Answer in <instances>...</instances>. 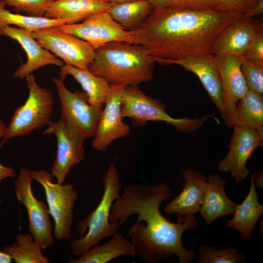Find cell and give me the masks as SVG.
Segmentation results:
<instances>
[{
	"label": "cell",
	"instance_id": "13",
	"mask_svg": "<svg viewBox=\"0 0 263 263\" xmlns=\"http://www.w3.org/2000/svg\"><path fill=\"white\" fill-rule=\"evenodd\" d=\"M232 136L226 156L218 165L219 172L230 173L236 184L245 179L250 170L246 163L254 151L263 145V136L247 127L233 126Z\"/></svg>",
	"mask_w": 263,
	"mask_h": 263
},
{
	"label": "cell",
	"instance_id": "6",
	"mask_svg": "<svg viewBox=\"0 0 263 263\" xmlns=\"http://www.w3.org/2000/svg\"><path fill=\"white\" fill-rule=\"evenodd\" d=\"M25 78L29 90L27 99L15 110L0 148L8 140L27 135L48 125L51 121L54 106L52 93L39 86L32 74Z\"/></svg>",
	"mask_w": 263,
	"mask_h": 263
},
{
	"label": "cell",
	"instance_id": "24",
	"mask_svg": "<svg viewBox=\"0 0 263 263\" xmlns=\"http://www.w3.org/2000/svg\"><path fill=\"white\" fill-rule=\"evenodd\" d=\"M102 245H95L76 259H70L69 263H106L118 257L135 255L133 245L116 232Z\"/></svg>",
	"mask_w": 263,
	"mask_h": 263
},
{
	"label": "cell",
	"instance_id": "4",
	"mask_svg": "<svg viewBox=\"0 0 263 263\" xmlns=\"http://www.w3.org/2000/svg\"><path fill=\"white\" fill-rule=\"evenodd\" d=\"M101 199L95 209L77 224L78 239L72 240L70 248L75 256H81L104 239L116 233L121 225L111 222L109 216L114 201L119 196L122 186L116 166L111 164L103 179Z\"/></svg>",
	"mask_w": 263,
	"mask_h": 263
},
{
	"label": "cell",
	"instance_id": "5",
	"mask_svg": "<svg viewBox=\"0 0 263 263\" xmlns=\"http://www.w3.org/2000/svg\"><path fill=\"white\" fill-rule=\"evenodd\" d=\"M123 118L132 119L134 126H143L149 121H161L174 127L182 132H194L201 128L209 115L199 118H174L166 112V107L159 100L146 95L138 86H126L121 105Z\"/></svg>",
	"mask_w": 263,
	"mask_h": 263
},
{
	"label": "cell",
	"instance_id": "16",
	"mask_svg": "<svg viewBox=\"0 0 263 263\" xmlns=\"http://www.w3.org/2000/svg\"><path fill=\"white\" fill-rule=\"evenodd\" d=\"M262 31V18L257 19L251 16L243 14L221 32L209 54L242 56L255 37Z\"/></svg>",
	"mask_w": 263,
	"mask_h": 263
},
{
	"label": "cell",
	"instance_id": "39",
	"mask_svg": "<svg viewBox=\"0 0 263 263\" xmlns=\"http://www.w3.org/2000/svg\"><path fill=\"white\" fill-rule=\"evenodd\" d=\"M12 259L8 254L0 250V263H10Z\"/></svg>",
	"mask_w": 263,
	"mask_h": 263
},
{
	"label": "cell",
	"instance_id": "40",
	"mask_svg": "<svg viewBox=\"0 0 263 263\" xmlns=\"http://www.w3.org/2000/svg\"><path fill=\"white\" fill-rule=\"evenodd\" d=\"M105 0L111 4H119V3H123L133 1L136 0Z\"/></svg>",
	"mask_w": 263,
	"mask_h": 263
},
{
	"label": "cell",
	"instance_id": "14",
	"mask_svg": "<svg viewBox=\"0 0 263 263\" xmlns=\"http://www.w3.org/2000/svg\"><path fill=\"white\" fill-rule=\"evenodd\" d=\"M125 87L122 85H112L105 102V108L91 144L98 151H105L113 142L128 136L131 132V127L123 121L124 118L121 114L122 96Z\"/></svg>",
	"mask_w": 263,
	"mask_h": 263
},
{
	"label": "cell",
	"instance_id": "9",
	"mask_svg": "<svg viewBox=\"0 0 263 263\" xmlns=\"http://www.w3.org/2000/svg\"><path fill=\"white\" fill-rule=\"evenodd\" d=\"M34 180L32 171L26 168L20 169L14 183V189L19 204L23 205L27 212L28 231L42 249L53 243V225L48 206L38 200L32 190Z\"/></svg>",
	"mask_w": 263,
	"mask_h": 263
},
{
	"label": "cell",
	"instance_id": "23",
	"mask_svg": "<svg viewBox=\"0 0 263 263\" xmlns=\"http://www.w3.org/2000/svg\"><path fill=\"white\" fill-rule=\"evenodd\" d=\"M60 78L72 76L81 85L91 105L102 106L109 94L112 85L103 77L94 75L87 69L64 64L61 67Z\"/></svg>",
	"mask_w": 263,
	"mask_h": 263
},
{
	"label": "cell",
	"instance_id": "28",
	"mask_svg": "<svg viewBox=\"0 0 263 263\" xmlns=\"http://www.w3.org/2000/svg\"><path fill=\"white\" fill-rule=\"evenodd\" d=\"M62 24H68L67 20L54 19L46 17H35L13 13L5 9L0 0V28L14 25L31 32L42 28H53Z\"/></svg>",
	"mask_w": 263,
	"mask_h": 263
},
{
	"label": "cell",
	"instance_id": "34",
	"mask_svg": "<svg viewBox=\"0 0 263 263\" xmlns=\"http://www.w3.org/2000/svg\"><path fill=\"white\" fill-rule=\"evenodd\" d=\"M172 5L199 10L224 9L216 0H175Z\"/></svg>",
	"mask_w": 263,
	"mask_h": 263
},
{
	"label": "cell",
	"instance_id": "1",
	"mask_svg": "<svg viewBox=\"0 0 263 263\" xmlns=\"http://www.w3.org/2000/svg\"><path fill=\"white\" fill-rule=\"evenodd\" d=\"M171 191L165 182L157 185L131 184L124 188L112 205L111 222H118L122 225L131 216L138 215L127 237L132 240L135 255L149 263L173 255L179 263H190L196 258L194 249H187L182 243L183 232L197 227L196 217L185 215L174 223L160 212V204L170 197Z\"/></svg>",
	"mask_w": 263,
	"mask_h": 263
},
{
	"label": "cell",
	"instance_id": "35",
	"mask_svg": "<svg viewBox=\"0 0 263 263\" xmlns=\"http://www.w3.org/2000/svg\"><path fill=\"white\" fill-rule=\"evenodd\" d=\"M7 126L0 119V138L4 137ZM16 176L14 169L10 167H5L0 164V182L6 178H13Z\"/></svg>",
	"mask_w": 263,
	"mask_h": 263
},
{
	"label": "cell",
	"instance_id": "2",
	"mask_svg": "<svg viewBox=\"0 0 263 263\" xmlns=\"http://www.w3.org/2000/svg\"><path fill=\"white\" fill-rule=\"evenodd\" d=\"M243 14L225 9L176 5L154 9L136 30L132 43L141 45L155 62L170 65L209 54L217 36Z\"/></svg>",
	"mask_w": 263,
	"mask_h": 263
},
{
	"label": "cell",
	"instance_id": "25",
	"mask_svg": "<svg viewBox=\"0 0 263 263\" xmlns=\"http://www.w3.org/2000/svg\"><path fill=\"white\" fill-rule=\"evenodd\" d=\"M232 126L253 129L263 136V96L248 89L236 104Z\"/></svg>",
	"mask_w": 263,
	"mask_h": 263
},
{
	"label": "cell",
	"instance_id": "33",
	"mask_svg": "<svg viewBox=\"0 0 263 263\" xmlns=\"http://www.w3.org/2000/svg\"><path fill=\"white\" fill-rule=\"evenodd\" d=\"M224 9L248 15L258 0H216Z\"/></svg>",
	"mask_w": 263,
	"mask_h": 263
},
{
	"label": "cell",
	"instance_id": "10",
	"mask_svg": "<svg viewBox=\"0 0 263 263\" xmlns=\"http://www.w3.org/2000/svg\"><path fill=\"white\" fill-rule=\"evenodd\" d=\"M54 28L86 41L94 50L111 42L132 43L133 40L132 31L125 30L107 11L92 14L78 23Z\"/></svg>",
	"mask_w": 263,
	"mask_h": 263
},
{
	"label": "cell",
	"instance_id": "15",
	"mask_svg": "<svg viewBox=\"0 0 263 263\" xmlns=\"http://www.w3.org/2000/svg\"><path fill=\"white\" fill-rule=\"evenodd\" d=\"M222 84L225 126L232 127L231 121L236 104L246 93L248 88L242 74V56L230 54L214 55Z\"/></svg>",
	"mask_w": 263,
	"mask_h": 263
},
{
	"label": "cell",
	"instance_id": "22",
	"mask_svg": "<svg viewBox=\"0 0 263 263\" xmlns=\"http://www.w3.org/2000/svg\"><path fill=\"white\" fill-rule=\"evenodd\" d=\"M111 5L105 0H56L49 6L44 17L74 24L94 13L107 11Z\"/></svg>",
	"mask_w": 263,
	"mask_h": 263
},
{
	"label": "cell",
	"instance_id": "17",
	"mask_svg": "<svg viewBox=\"0 0 263 263\" xmlns=\"http://www.w3.org/2000/svg\"><path fill=\"white\" fill-rule=\"evenodd\" d=\"M0 36L16 40L25 51L27 60L14 72V77L24 78L35 70L47 65L62 67L64 62L44 48L33 38L32 32L16 26H6L0 28Z\"/></svg>",
	"mask_w": 263,
	"mask_h": 263
},
{
	"label": "cell",
	"instance_id": "7",
	"mask_svg": "<svg viewBox=\"0 0 263 263\" xmlns=\"http://www.w3.org/2000/svg\"><path fill=\"white\" fill-rule=\"evenodd\" d=\"M32 173L34 180L44 189L49 213L55 223L54 236L57 240L69 239L77 191L71 184L54 183L52 175L46 169L32 171Z\"/></svg>",
	"mask_w": 263,
	"mask_h": 263
},
{
	"label": "cell",
	"instance_id": "21",
	"mask_svg": "<svg viewBox=\"0 0 263 263\" xmlns=\"http://www.w3.org/2000/svg\"><path fill=\"white\" fill-rule=\"evenodd\" d=\"M255 173L250 174L248 194L240 205H237L233 218L226 221L225 225L238 231L245 240L250 238L257 221L263 213V205L259 202L255 188Z\"/></svg>",
	"mask_w": 263,
	"mask_h": 263
},
{
	"label": "cell",
	"instance_id": "18",
	"mask_svg": "<svg viewBox=\"0 0 263 263\" xmlns=\"http://www.w3.org/2000/svg\"><path fill=\"white\" fill-rule=\"evenodd\" d=\"M175 64L198 76L223 119L225 111L222 84L214 55L208 54L188 57Z\"/></svg>",
	"mask_w": 263,
	"mask_h": 263
},
{
	"label": "cell",
	"instance_id": "32",
	"mask_svg": "<svg viewBox=\"0 0 263 263\" xmlns=\"http://www.w3.org/2000/svg\"><path fill=\"white\" fill-rule=\"evenodd\" d=\"M242 56L247 60L263 65V31L255 37Z\"/></svg>",
	"mask_w": 263,
	"mask_h": 263
},
{
	"label": "cell",
	"instance_id": "11",
	"mask_svg": "<svg viewBox=\"0 0 263 263\" xmlns=\"http://www.w3.org/2000/svg\"><path fill=\"white\" fill-rule=\"evenodd\" d=\"M32 35L45 49L60 58L65 64L88 69L93 62L95 50L86 41L55 28H42Z\"/></svg>",
	"mask_w": 263,
	"mask_h": 263
},
{
	"label": "cell",
	"instance_id": "31",
	"mask_svg": "<svg viewBox=\"0 0 263 263\" xmlns=\"http://www.w3.org/2000/svg\"><path fill=\"white\" fill-rule=\"evenodd\" d=\"M241 69L248 89L263 95V65L247 60L243 57Z\"/></svg>",
	"mask_w": 263,
	"mask_h": 263
},
{
	"label": "cell",
	"instance_id": "19",
	"mask_svg": "<svg viewBox=\"0 0 263 263\" xmlns=\"http://www.w3.org/2000/svg\"><path fill=\"white\" fill-rule=\"evenodd\" d=\"M182 177L185 180L182 191L164 208L168 215L176 214L177 221L199 212L207 183V177L197 169H188Z\"/></svg>",
	"mask_w": 263,
	"mask_h": 263
},
{
	"label": "cell",
	"instance_id": "38",
	"mask_svg": "<svg viewBox=\"0 0 263 263\" xmlns=\"http://www.w3.org/2000/svg\"><path fill=\"white\" fill-rule=\"evenodd\" d=\"M254 183L258 187L263 188V171H260L256 174Z\"/></svg>",
	"mask_w": 263,
	"mask_h": 263
},
{
	"label": "cell",
	"instance_id": "3",
	"mask_svg": "<svg viewBox=\"0 0 263 263\" xmlns=\"http://www.w3.org/2000/svg\"><path fill=\"white\" fill-rule=\"evenodd\" d=\"M155 63L142 45L113 41L95 50L87 69L111 85L138 86L152 79Z\"/></svg>",
	"mask_w": 263,
	"mask_h": 263
},
{
	"label": "cell",
	"instance_id": "26",
	"mask_svg": "<svg viewBox=\"0 0 263 263\" xmlns=\"http://www.w3.org/2000/svg\"><path fill=\"white\" fill-rule=\"evenodd\" d=\"M153 8L147 0L111 4L107 12L125 30L134 31L151 13Z\"/></svg>",
	"mask_w": 263,
	"mask_h": 263
},
{
	"label": "cell",
	"instance_id": "30",
	"mask_svg": "<svg viewBox=\"0 0 263 263\" xmlns=\"http://www.w3.org/2000/svg\"><path fill=\"white\" fill-rule=\"evenodd\" d=\"M6 5L12 6L17 13L44 17L49 6L56 0H2Z\"/></svg>",
	"mask_w": 263,
	"mask_h": 263
},
{
	"label": "cell",
	"instance_id": "12",
	"mask_svg": "<svg viewBox=\"0 0 263 263\" xmlns=\"http://www.w3.org/2000/svg\"><path fill=\"white\" fill-rule=\"evenodd\" d=\"M47 134L55 135L57 141L56 154L51 173L57 183L63 184L72 167L84 159L86 138L68 128L61 117L57 121L49 122L43 133Z\"/></svg>",
	"mask_w": 263,
	"mask_h": 263
},
{
	"label": "cell",
	"instance_id": "8",
	"mask_svg": "<svg viewBox=\"0 0 263 263\" xmlns=\"http://www.w3.org/2000/svg\"><path fill=\"white\" fill-rule=\"evenodd\" d=\"M63 80L61 78H53L60 102L61 117L69 129L86 138L93 137L102 106L90 104L84 91H70Z\"/></svg>",
	"mask_w": 263,
	"mask_h": 263
},
{
	"label": "cell",
	"instance_id": "29",
	"mask_svg": "<svg viewBox=\"0 0 263 263\" xmlns=\"http://www.w3.org/2000/svg\"><path fill=\"white\" fill-rule=\"evenodd\" d=\"M245 256L234 246L218 249L214 245H201L198 248L196 263H244Z\"/></svg>",
	"mask_w": 263,
	"mask_h": 263
},
{
	"label": "cell",
	"instance_id": "37",
	"mask_svg": "<svg viewBox=\"0 0 263 263\" xmlns=\"http://www.w3.org/2000/svg\"><path fill=\"white\" fill-rule=\"evenodd\" d=\"M263 13V0H258L256 5L248 15L252 17L259 16Z\"/></svg>",
	"mask_w": 263,
	"mask_h": 263
},
{
	"label": "cell",
	"instance_id": "20",
	"mask_svg": "<svg viewBox=\"0 0 263 263\" xmlns=\"http://www.w3.org/2000/svg\"><path fill=\"white\" fill-rule=\"evenodd\" d=\"M226 182L217 173L210 174L207 178L203 201L199 212L209 225L217 219L225 215H233L237 204L226 195Z\"/></svg>",
	"mask_w": 263,
	"mask_h": 263
},
{
	"label": "cell",
	"instance_id": "36",
	"mask_svg": "<svg viewBox=\"0 0 263 263\" xmlns=\"http://www.w3.org/2000/svg\"><path fill=\"white\" fill-rule=\"evenodd\" d=\"M153 9L167 7L174 4L175 0H147Z\"/></svg>",
	"mask_w": 263,
	"mask_h": 263
},
{
	"label": "cell",
	"instance_id": "27",
	"mask_svg": "<svg viewBox=\"0 0 263 263\" xmlns=\"http://www.w3.org/2000/svg\"><path fill=\"white\" fill-rule=\"evenodd\" d=\"M41 249L29 233L18 234L16 242L6 245L2 251L16 263H49V260L42 254Z\"/></svg>",
	"mask_w": 263,
	"mask_h": 263
}]
</instances>
